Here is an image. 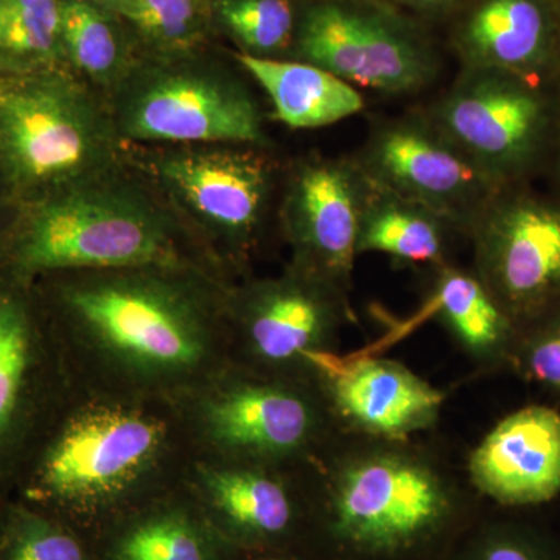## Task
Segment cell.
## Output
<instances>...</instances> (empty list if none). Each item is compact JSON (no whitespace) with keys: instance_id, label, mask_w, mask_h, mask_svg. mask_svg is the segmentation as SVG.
Instances as JSON below:
<instances>
[{"instance_id":"obj_1","label":"cell","mask_w":560,"mask_h":560,"mask_svg":"<svg viewBox=\"0 0 560 560\" xmlns=\"http://www.w3.org/2000/svg\"><path fill=\"white\" fill-rule=\"evenodd\" d=\"M33 282L73 385L179 400L224 370L231 289L219 275L131 268Z\"/></svg>"},{"instance_id":"obj_2","label":"cell","mask_w":560,"mask_h":560,"mask_svg":"<svg viewBox=\"0 0 560 560\" xmlns=\"http://www.w3.org/2000/svg\"><path fill=\"white\" fill-rule=\"evenodd\" d=\"M179 401L68 389L28 453L11 499L92 544L149 501L179 488L194 456Z\"/></svg>"},{"instance_id":"obj_3","label":"cell","mask_w":560,"mask_h":560,"mask_svg":"<svg viewBox=\"0 0 560 560\" xmlns=\"http://www.w3.org/2000/svg\"><path fill=\"white\" fill-rule=\"evenodd\" d=\"M2 270L55 272L175 268L221 276L145 176L127 161L18 208Z\"/></svg>"},{"instance_id":"obj_4","label":"cell","mask_w":560,"mask_h":560,"mask_svg":"<svg viewBox=\"0 0 560 560\" xmlns=\"http://www.w3.org/2000/svg\"><path fill=\"white\" fill-rule=\"evenodd\" d=\"M124 161L108 102L72 70L0 77V186L18 208Z\"/></svg>"},{"instance_id":"obj_5","label":"cell","mask_w":560,"mask_h":560,"mask_svg":"<svg viewBox=\"0 0 560 560\" xmlns=\"http://www.w3.org/2000/svg\"><path fill=\"white\" fill-rule=\"evenodd\" d=\"M455 497L425 464L372 455L331 482L315 512L331 560H429L458 526Z\"/></svg>"},{"instance_id":"obj_6","label":"cell","mask_w":560,"mask_h":560,"mask_svg":"<svg viewBox=\"0 0 560 560\" xmlns=\"http://www.w3.org/2000/svg\"><path fill=\"white\" fill-rule=\"evenodd\" d=\"M106 102L125 147L268 145L248 84L190 54L138 60Z\"/></svg>"},{"instance_id":"obj_7","label":"cell","mask_w":560,"mask_h":560,"mask_svg":"<svg viewBox=\"0 0 560 560\" xmlns=\"http://www.w3.org/2000/svg\"><path fill=\"white\" fill-rule=\"evenodd\" d=\"M125 156L220 267L259 237L275 186L271 162L260 149L154 147L139 153L125 149Z\"/></svg>"},{"instance_id":"obj_8","label":"cell","mask_w":560,"mask_h":560,"mask_svg":"<svg viewBox=\"0 0 560 560\" xmlns=\"http://www.w3.org/2000/svg\"><path fill=\"white\" fill-rule=\"evenodd\" d=\"M298 60L357 90L415 94L436 75L429 44L397 14L370 0H319L298 21Z\"/></svg>"},{"instance_id":"obj_9","label":"cell","mask_w":560,"mask_h":560,"mask_svg":"<svg viewBox=\"0 0 560 560\" xmlns=\"http://www.w3.org/2000/svg\"><path fill=\"white\" fill-rule=\"evenodd\" d=\"M68 386L35 282L0 268V492L11 497Z\"/></svg>"},{"instance_id":"obj_10","label":"cell","mask_w":560,"mask_h":560,"mask_svg":"<svg viewBox=\"0 0 560 560\" xmlns=\"http://www.w3.org/2000/svg\"><path fill=\"white\" fill-rule=\"evenodd\" d=\"M195 451L223 463L289 458L315 436L312 401L285 383L232 378L226 370L179 399Z\"/></svg>"},{"instance_id":"obj_11","label":"cell","mask_w":560,"mask_h":560,"mask_svg":"<svg viewBox=\"0 0 560 560\" xmlns=\"http://www.w3.org/2000/svg\"><path fill=\"white\" fill-rule=\"evenodd\" d=\"M357 162L372 183L425 206L451 224L474 228L499 186L429 117L385 121Z\"/></svg>"},{"instance_id":"obj_12","label":"cell","mask_w":560,"mask_h":560,"mask_svg":"<svg viewBox=\"0 0 560 560\" xmlns=\"http://www.w3.org/2000/svg\"><path fill=\"white\" fill-rule=\"evenodd\" d=\"M368 190L370 179L357 161L311 158L291 171L280 219L294 267L335 290L349 282Z\"/></svg>"},{"instance_id":"obj_13","label":"cell","mask_w":560,"mask_h":560,"mask_svg":"<svg viewBox=\"0 0 560 560\" xmlns=\"http://www.w3.org/2000/svg\"><path fill=\"white\" fill-rule=\"evenodd\" d=\"M545 117L544 101L522 77L467 68L429 119L499 184L529 160Z\"/></svg>"},{"instance_id":"obj_14","label":"cell","mask_w":560,"mask_h":560,"mask_svg":"<svg viewBox=\"0 0 560 560\" xmlns=\"http://www.w3.org/2000/svg\"><path fill=\"white\" fill-rule=\"evenodd\" d=\"M186 488L234 552L282 551L305 525L289 488L259 466L197 456Z\"/></svg>"},{"instance_id":"obj_15","label":"cell","mask_w":560,"mask_h":560,"mask_svg":"<svg viewBox=\"0 0 560 560\" xmlns=\"http://www.w3.org/2000/svg\"><path fill=\"white\" fill-rule=\"evenodd\" d=\"M481 282L497 301L525 308L560 289V210L492 201L475 223Z\"/></svg>"},{"instance_id":"obj_16","label":"cell","mask_w":560,"mask_h":560,"mask_svg":"<svg viewBox=\"0 0 560 560\" xmlns=\"http://www.w3.org/2000/svg\"><path fill=\"white\" fill-rule=\"evenodd\" d=\"M337 291L294 267L276 279L260 280L228 300L230 329L241 335L261 363H305L323 350L337 319Z\"/></svg>"},{"instance_id":"obj_17","label":"cell","mask_w":560,"mask_h":560,"mask_svg":"<svg viewBox=\"0 0 560 560\" xmlns=\"http://www.w3.org/2000/svg\"><path fill=\"white\" fill-rule=\"evenodd\" d=\"M305 363L326 378L335 408L357 429L404 438L436 419L444 396L407 368L388 360H342L326 350Z\"/></svg>"},{"instance_id":"obj_18","label":"cell","mask_w":560,"mask_h":560,"mask_svg":"<svg viewBox=\"0 0 560 560\" xmlns=\"http://www.w3.org/2000/svg\"><path fill=\"white\" fill-rule=\"evenodd\" d=\"M471 481L504 506L547 503L560 492V415L526 407L497 423L470 456Z\"/></svg>"},{"instance_id":"obj_19","label":"cell","mask_w":560,"mask_h":560,"mask_svg":"<svg viewBox=\"0 0 560 560\" xmlns=\"http://www.w3.org/2000/svg\"><path fill=\"white\" fill-rule=\"evenodd\" d=\"M98 560H231L189 490H171L125 515L94 541Z\"/></svg>"},{"instance_id":"obj_20","label":"cell","mask_w":560,"mask_h":560,"mask_svg":"<svg viewBox=\"0 0 560 560\" xmlns=\"http://www.w3.org/2000/svg\"><path fill=\"white\" fill-rule=\"evenodd\" d=\"M235 60L270 98L276 120L291 130H316L357 116L361 92L334 73L305 61L237 54Z\"/></svg>"},{"instance_id":"obj_21","label":"cell","mask_w":560,"mask_h":560,"mask_svg":"<svg viewBox=\"0 0 560 560\" xmlns=\"http://www.w3.org/2000/svg\"><path fill=\"white\" fill-rule=\"evenodd\" d=\"M550 39V20L540 0H480L458 36L467 68L518 77L539 68Z\"/></svg>"},{"instance_id":"obj_22","label":"cell","mask_w":560,"mask_h":560,"mask_svg":"<svg viewBox=\"0 0 560 560\" xmlns=\"http://www.w3.org/2000/svg\"><path fill=\"white\" fill-rule=\"evenodd\" d=\"M448 226L451 223L433 210L383 189L370 179L361 215L359 254H388L411 264L436 261L444 253Z\"/></svg>"},{"instance_id":"obj_23","label":"cell","mask_w":560,"mask_h":560,"mask_svg":"<svg viewBox=\"0 0 560 560\" xmlns=\"http://www.w3.org/2000/svg\"><path fill=\"white\" fill-rule=\"evenodd\" d=\"M106 11L86 0H62L66 65L105 98L138 62Z\"/></svg>"},{"instance_id":"obj_24","label":"cell","mask_w":560,"mask_h":560,"mask_svg":"<svg viewBox=\"0 0 560 560\" xmlns=\"http://www.w3.org/2000/svg\"><path fill=\"white\" fill-rule=\"evenodd\" d=\"M68 69L62 0H0V77Z\"/></svg>"},{"instance_id":"obj_25","label":"cell","mask_w":560,"mask_h":560,"mask_svg":"<svg viewBox=\"0 0 560 560\" xmlns=\"http://www.w3.org/2000/svg\"><path fill=\"white\" fill-rule=\"evenodd\" d=\"M438 315L466 348L490 353L506 341V315L481 279L445 270L438 280L425 315Z\"/></svg>"},{"instance_id":"obj_26","label":"cell","mask_w":560,"mask_h":560,"mask_svg":"<svg viewBox=\"0 0 560 560\" xmlns=\"http://www.w3.org/2000/svg\"><path fill=\"white\" fill-rule=\"evenodd\" d=\"M108 11L139 33L158 57L189 55L208 35V0H117Z\"/></svg>"},{"instance_id":"obj_27","label":"cell","mask_w":560,"mask_h":560,"mask_svg":"<svg viewBox=\"0 0 560 560\" xmlns=\"http://www.w3.org/2000/svg\"><path fill=\"white\" fill-rule=\"evenodd\" d=\"M0 560H98L94 544L44 512L10 500L0 525Z\"/></svg>"},{"instance_id":"obj_28","label":"cell","mask_w":560,"mask_h":560,"mask_svg":"<svg viewBox=\"0 0 560 560\" xmlns=\"http://www.w3.org/2000/svg\"><path fill=\"white\" fill-rule=\"evenodd\" d=\"M215 11L242 54L276 58L294 44L298 20L290 0H219Z\"/></svg>"},{"instance_id":"obj_29","label":"cell","mask_w":560,"mask_h":560,"mask_svg":"<svg viewBox=\"0 0 560 560\" xmlns=\"http://www.w3.org/2000/svg\"><path fill=\"white\" fill-rule=\"evenodd\" d=\"M453 560H560V552L536 530L497 525L478 533Z\"/></svg>"},{"instance_id":"obj_30","label":"cell","mask_w":560,"mask_h":560,"mask_svg":"<svg viewBox=\"0 0 560 560\" xmlns=\"http://www.w3.org/2000/svg\"><path fill=\"white\" fill-rule=\"evenodd\" d=\"M526 368L537 382L560 390V320L530 342Z\"/></svg>"},{"instance_id":"obj_31","label":"cell","mask_w":560,"mask_h":560,"mask_svg":"<svg viewBox=\"0 0 560 560\" xmlns=\"http://www.w3.org/2000/svg\"><path fill=\"white\" fill-rule=\"evenodd\" d=\"M18 206L10 200L9 195L0 186V264H2L3 250H5L7 241L14 219H16Z\"/></svg>"},{"instance_id":"obj_32","label":"cell","mask_w":560,"mask_h":560,"mask_svg":"<svg viewBox=\"0 0 560 560\" xmlns=\"http://www.w3.org/2000/svg\"><path fill=\"white\" fill-rule=\"evenodd\" d=\"M248 555L253 556L246 560H300L296 558H291V556L283 555L282 551H259L248 552Z\"/></svg>"},{"instance_id":"obj_33","label":"cell","mask_w":560,"mask_h":560,"mask_svg":"<svg viewBox=\"0 0 560 560\" xmlns=\"http://www.w3.org/2000/svg\"><path fill=\"white\" fill-rule=\"evenodd\" d=\"M410 3L420 7V9H441V7L451 5L453 0H408Z\"/></svg>"},{"instance_id":"obj_34","label":"cell","mask_w":560,"mask_h":560,"mask_svg":"<svg viewBox=\"0 0 560 560\" xmlns=\"http://www.w3.org/2000/svg\"><path fill=\"white\" fill-rule=\"evenodd\" d=\"M11 497L7 493L0 492V525H2L3 517H5L7 508H9Z\"/></svg>"},{"instance_id":"obj_35","label":"cell","mask_w":560,"mask_h":560,"mask_svg":"<svg viewBox=\"0 0 560 560\" xmlns=\"http://www.w3.org/2000/svg\"><path fill=\"white\" fill-rule=\"evenodd\" d=\"M86 2L95 3V5L102 7V9L109 10L117 0H86Z\"/></svg>"}]
</instances>
